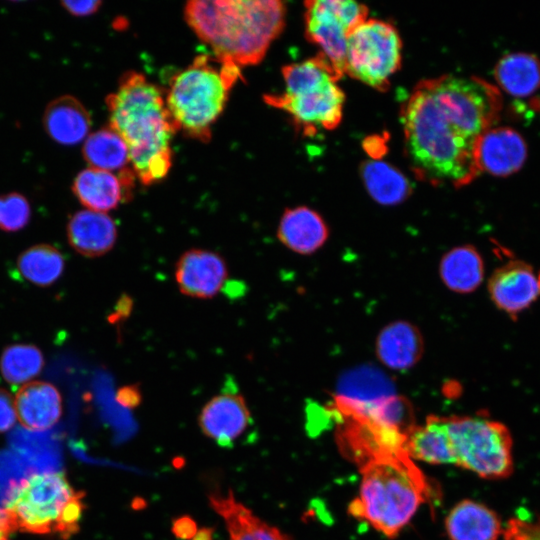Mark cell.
I'll return each instance as SVG.
<instances>
[{
    "label": "cell",
    "instance_id": "obj_38",
    "mask_svg": "<svg viewBox=\"0 0 540 540\" xmlns=\"http://www.w3.org/2000/svg\"><path fill=\"white\" fill-rule=\"evenodd\" d=\"M2 521H3V510L0 509V526L2 524Z\"/></svg>",
    "mask_w": 540,
    "mask_h": 540
},
{
    "label": "cell",
    "instance_id": "obj_24",
    "mask_svg": "<svg viewBox=\"0 0 540 540\" xmlns=\"http://www.w3.org/2000/svg\"><path fill=\"white\" fill-rule=\"evenodd\" d=\"M439 274L448 289L460 294L471 293L484 279L482 256L472 245L454 247L441 258Z\"/></svg>",
    "mask_w": 540,
    "mask_h": 540
},
{
    "label": "cell",
    "instance_id": "obj_22",
    "mask_svg": "<svg viewBox=\"0 0 540 540\" xmlns=\"http://www.w3.org/2000/svg\"><path fill=\"white\" fill-rule=\"evenodd\" d=\"M42 122L47 135L61 145L84 142L91 128L88 110L71 95H63L49 102Z\"/></svg>",
    "mask_w": 540,
    "mask_h": 540
},
{
    "label": "cell",
    "instance_id": "obj_18",
    "mask_svg": "<svg viewBox=\"0 0 540 540\" xmlns=\"http://www.w3.org/2000/svg\"><path fill=\"white\" fill-rule=\"evenodd\" d=\"M424 352L419 329L412 323L397 320L387 324L376 339V356L387 368L406 371L414 367Z\"/></svg>",
    "mask_w": 540,
    "mask_h": 540
},
{
    "label": "cell",
    "instance_id": "obj_27",
    "mask_svg": "<svg viewBox=\"0 0 540 540\" xmlns=\"http://www.w3.org/2000/svg\"><path fill=\"white\" fill-rule=\"evenodd\" d=\"M82 154L91 168L117 174L132 168L127 144L110 126L89 134L84 140Z\"/></svg>",
    "mask_w": 540,
    "mask_h": 540
},
{
    "label": "cell",
    "instance_id": "obj_5",
    "mask_svg": "<svg viewBox=\"0 0 540 540\" xmlns=\"http://www.w3.org/2000/svg\"><path fill=\"white\" fill-rule=\"evenodd\" d=\"M83 499L84 493L76 491L64 473H32L10 484L0 536L20 531L67 539L80 528Z\"/></svg>",
    "mask_w": 540,
    "mask_h": 540
},
{
    "label": "cell",
    "instance_id": "obj_23",
    "mask_svg": "<svg viewBox=\"0 0 540 540\" xmlns=\"http://www.w3.org/2000/svg\"><path fill=\"white\" fill-rule=\"evenodd\" d=\"M450 540H498L503 526L498 514L483 503L465 499L445 519Z\"/></svg>",
    "mask_w": 540,
    "mask_h": 540
},
{
    "label": "cell",
    "instance_id": "obj_9",
    "mask_svg": "<svg viewBox=\"0 0 540 540\" xmlns=\"http://www.w3.org/2000/svg\"><path fill=\"white\" fill-rule=\"evenodd\" d=\"M402 41L397 29L378 19H367L348 35L344 74L379 91L401 66Z\"/></svg>",
    "mask_w": 540,
    "mask_h": 540
},
{
    "label": "cell",
    "instance_id": "obj_12",
    "mask_svg": "<svg viewBox=\"0 0 540 540\" xmlns=\"http://www.w3.org/2000/svg\"><path fill=\"white\" fill-rule=\"evenodd\" d=\"M488 292L498 309L516 318L540 297V269L521 260L509 261L492 273Z\"/></svg>",
    "mask_w": 540,
    "mask_h": 540
},
{
    "label": "cell",
    "instance_id": "obj_26",
    "mask_svg": "<svg viewBox=\"0 0 540 540\" xmlns=\"http://www.w3.org/2000/svg\"><path fill=\"white\" fill-rule=\"evenodd\" d=\"M494 75L505 92L527 97L540 89V60L529 53H510L498 61Z\"/></svg>",
    "mask_w": 540,
    "mask_h": 540
},
{
    "label": "cell",
    "instance_id": "obj_13",
    "mask_svg": "<svg viewBox=\"0 0 540 540\" xmlns=\"http://www.w3.org/2000/svg\"><path fill=\"white\" fill-rule=\"evenodd\" d=\"M226 260L217 252L202 248L185 251L175 265V281L179 291L196 299L215 297L228 280Z\"/></svg>",
    "mask_w": 540,
    "mask_h": 540
},
{
    "label": "cell",
    "instance_id": "obj_7",
    "mask_svg": "<svg viewBox=\"0 0 540 540\" xmlns=\"http://www.w3.org/2000/svg\"><path fill=\"white\" fill-rule=\"evenodd\" d=\"M284 91L266 94L264 101L288 113L305 134L332 130L342 120L345 94L340 79L322 55L282 67Z\"/></svg>",
    "mask_w": 540,
    "mask_h": 540
},
{
    "label": "cell",
    "instance_id": "obj_28",
    "mask_svg": "<svg viewBox=\"0 0 540 540\" xmlns=\"http://www.w3.org/2000/svg\"><path fill=\"white\" fill-rule=\"evenodd\" d=\"M360 171L369 195L379 204L388 206L399 204L411 192L407 178L386 162L365 161L362 163Z\"/></svg>",
    "mask_w": 540,
    "mask_h": 540
},
{
    "label": "cell",
    "instance_id": "obj_36",
    "mask_svg": "<svg viewBox=\"0 0 540 540\" xmlns=\"http://www.w3.org/2000/svg\"><path fill=\"white\" fill-rule=\"evenodd\" d=\"M117 400L124 406L135 407L141 401V394L136 385L125 386L118 391Z\"/></svg>",
    "mask_w": 540,
    "mask_h": 540
},
{
    "label": "cell",
    "instance_id": "obj_20",
    "mask_svg": "<svg viewBox=\"0 0 540 540\" xmlns=\"http://www.w3.org/2000/svg\"><path fill=\"white\" fill-rule=\"evenodd\" d=\"M209 502L223 519L230 540H290L278 528L267 524L239 502L231 490L226 494H210Z\"/></svg>",
    "mask_w": 540,
    "mask_h": 540
},
{
    "label": "cell",
    "instance_id": "obj_32",
    "mask_svg": "<svg viewBox=\"0 0 540 540\" xmlns=\"http://www.w3.org/2000/svg\"><path fill=\"white\" fill-rule=\"evenodd\" d=\"M502 536L504 540H540V519L511 518L503 527Z\"/></svg>",
    "mask_w": 540,
    "mask_h": 540
},
{
    "label": "cell",
    "instance_id": "obj_19",
    "mask_svg": "<svg viewBox=\"0 0 540 540\" xmlns=\"http://www.w3.org/2000/svg\"><path fill=\"white\" fill-rule=\"evenodd\" d=\"M328 234L320 214L306 206L286 209L277 228L279 241L300 255L315 253L325 244Z\"/></svg>",
    "mask_w": 540,
    "mask_h": 540
},
{
    "label": "cell",
    "instance_id": "obj_33",
    "mask_svg": "<svg viewBox=\"0 0 540 540\" xmlns=\"http://www.w3.org/2000/svg\"><path fill=\"white\" fill-rule=\"evenodd\" d=\"M16 419L14 399L9 392L0 388V433L11 429Z\"/></svg>",
    "mask_w": 540,
    "mask_h": 540
},
{
    "label": "cell",
    "instance_id": "obj_34",
    "mask_svg": "<svg viewBox=\"0 0 540 540\" xmlns=\"http://www.w3.org/2000/svg\"><path fill=\"white\" fill-rule=\"evenodd\" d=\"M62 6L74 16H88L94 14L101 6L102 2L94 1H62Z\"/></svg>",
    "mask_w": 540,
    "mask_h": 540
},
{
    "label": "cell",
    "instance_id": "obj_37",
    "mask_svg": "<svg viewBox=\"0 0 540 540\" xmlns=\"http://www.w3.org/2000/svg\"><path fill=\"white\" fill-rule=\"evenodd\" d=\"M191 540H212V532L206 528L201 529Z\"/></svg>",
    "mask_w": 540,
    "mask_h": 540
},
{
    "label": "cell",
    "instance_id": "obj_8",
    "mask_svg": "<svg viewBox=\"0 0 540 540\" xmlns=\"http://www.w3.org/2000/svg\"><path fill=\"white\" fill-rule=\"evenodd\" d=\"M445 423L451 465L490 480L513 473V439L505 424L484 416H450Z\"/></svg>",
    "mask_w": 540,
    "mask_h": 540
},
{
    "label": "cell",
    "instance_id": "obj_35",
    "mask_svg": "<svg viewBox=\"0 0 540 540\" xmlns=\"http://www.w3.org/2000/svg\"><path fill=\"white\" fill-rule=\"evenodd\" d=\"M197 531L195 522L188 517L179 518L173 524L174 534L181 539L191 540Z\"/></svg>",
    "mask_w": 540,
    "mask_h": 540
},
{
    "label": "cell",
    "instance_id": "obj_39",
    "mask_svg": "<svg viewBox=\"0 0 540 540\" xmlns=\"http://www.w3.org/2000/svg\"><path fill=\"white\" fill-rule=\"evenodd\" d=\"M0 540H9L8 537H0Z\"/></svg>",
    "mask_w": 540,
    "mask_h": 540
},
{
    "label": "cell",
    "instance_id": "obj_30",
    "mask_svg": "<svg viewBox=\"0 0 540 540\" xmlns=\"http://www.w3.org/2000/svg\"><path fill=\"white\" fill-rule=\"evenodd\" d=\"M44 356L33 344H12L0 356V371L12 385L26 384L38 376L44 367Z\"/></svg>",
    "mask_w": 540,
    "mask_h": 540
},
{
    "label": "cell",
    "instance_id": "obj_17",
    "mask_svg": "<svg viewBox=\"0 0 540 540\" xmlns=\"http://www.w3.org/2000/svg\"><path fill=\"white\" fill-rule=\"evenodd\" d=\"M69 245L88 258L105 255L117 241L114 220L103 212L80 210L74 213L66 226Z\"/></svg>",
    "mask_w": 540,
    "mask_h": 540
},
{
    "label": "cell",
    "instance_id": "obj_16",
    "mask_svg": "<svg viewBox=\"0 0 540 540\" xmlns=\"http://www.w3.org/2000/svg\"><path fill=\"white\" fill-rule=\"evenodd\" d=\"M17 419L23 427L42 431L54 426L62 416L63 405L59 390L45 381L22 385L14 399Z\"/></svg>",
    "mask_w": 540,
    "mask_h": 540
},
{
    "label": "cell",
    "instance_id": "obj_29",
    "mask_svg": "<svg viewBox=\"0 0 540 540\" xmlns=\"http://www.w3.org/2000/svg\"><path fill=\"white\" fill-rule=\"evenodd\" d=\"M16 266L21 276L30 283L47 287L62 275L65 260L62 253L50 244H38L24 250Z\"/></svg>",
    "mask_w": 540,
    "mask_h": 540
},
{
    "label": "cell",
    "instance_id": "obj_6",
    "mask_svg": "<svg viewBox=\"0 0 540 540\" xmlns=\"http://www.w3.org/2000/svg\"><path fill=\"white\" fill-rule=\"evenodd\" d=\"M241 78V68L209 55H198L178 72L165 96L177 130L207 143L212 125L227 103L230 90Z\"/></svg>",
    "mask_w": 540,
    "mask_h": 540
},
{
    "label": "cell",
    "instance_id": "obj_15",
    "mask_svg": "<svg viewBox=\"0 0 540 540\" xmlns=\"http://www.w3.org/2000/svg\"><path fill=\"white\" fill-rule=\"evenodd\" d=\"M475 157L480 173L509 176L523 166L527 158V145L514 129L494 126L478 138Z\"/></svg>",
    "mask_w": 540,
    "mask_h": 540
},
{
    "label": "cell",
    "instance_id": "obj_14",
    "mask_svg": "<svg viewBox=\"0 0 540 540\" xmlns=\"http://www.w3.org/2000/svg\"><path fill=\"white\" fill-rule=\"evenodd\" d=\"M198 422L206 437L220 447L231 448L252 423V416L240 393L224 391L203 406Z\"/></svg>",
    "mask_w": 540,
    "mask_h": 540
},
{
    "label": "cell",
    "instance_id": "obj_10",
    "mask_svg": "<svg viewBox=\"0 0 540 540\" xmlns=\"http://www.w3.org/2000/svg\"><path fill=\"white\" fill-rule=\"evenodd\" d=\"M440 107L469 137L478 138L494 127L501 109L499 89L475 76L443 75L424 80Z\"/></svg>",
    "mask_w": 540,
    "mask_h": 540
},
{
    "label": "cell",
    "instance_id": "obj_31",
    "mask_svg": "<svg viewBox=\"0 0 540 540\" xmlns=\"http://www.w3.org/2000/svg\"><path fill=\"white\" fill-rule=\"evenodd\" d=\"M31 206L27 198L17 192L0 195V229L16 232L30 221Z\"/></svg>",
    "mask_w": 540,
    "mask_h": 540
},
{
    "label": "cell",
    "instance_id": "obj_3",
    "mask_svg": "<svg viewBox=\"0 0 540 540\" xmlns=\"http://www.w3.org/2000/svg\"><path fill=\"white\" fill-rule=\"evenodd\" d=\"M278 0H192L186 22L215 57L238 67L258 64L285 25Z\"/></svg>",
    "mask_w": 540,
    "mask_h": 540
},
{
    "label": "cell",
    "instance_id": "obj_25",
    "mask_svg": "<svg viewBox=\"0 0 540 540\" xmlns=\"http://www.w3.org/2000/svg\"><path fill=\"white\" fill-rule=\"evenodd\" d=\"M404 449L413 460L434 465L451 464L445 417L429 416L425 424L406 434Z\"/></svg>",
    "mask_w": 540,
    "mask_h": 540
},
{
    "label": "cell",
    "instance_id": "obj_11",
    "mask_svg": "<svg viewBox=\"0 0 540 540\" xmlns=\"http://www.w3.org/2000/svg\"><path fill=\"white\" fill-rule=\"evenodd\" d=\"M305 36L317 45L335 72L344 75L349 33L367 20L368 8L352 0L305 2Z\"/></svg>",
    "mask_w": 540,
    "mask_h": 540
},
{
    "label": "cell",
    "instance_id": "obj_2",
    "mask_svg": "<svg viewBox=\"0 0 540 540\" xmlns=\"http://www.w3.org/2000/svg\"><path fill=\"white\" fill-rule=\"evenodd\" d=\"M109 126L125 141L130 164L143 185L165 178L172 166L177 131L163 91L138 72H126L106 98Z\"/></svg>",
    "mask_w": 540,
    "mask_h": 540
},
{
    "label": "cell",
    "instance_id": "obj_4",
    "mask_svg": "<svg viewBox=\"0 0 540 540\" xmlns=\"http://www.w3.org/2000/svg\"><path fill=\"white\" fill-rule=\"evenodd\" d=\"M359 493L349 513L393 538L426 501L429 487L405 451L382 453L360 466Z\"/></svg>",
    "mask_w": 540,
    "mask_h": 540
},
{
    "label": "cell",
    "instance_id": "obj_1",
    "mask_svg": "<svg viewBox=\"0 0 540 540\" xmlns=\"http://www.w3.org/2000/svg\"><path fill=\"white\" fill-rule=\"evenodd\" d=\"M401 119L406 154L417 178L458 188L480 174L475 157L477 140L466 135L439 106L424 80L404 103Z\"/></svg>",
    "mask_w": 540,
    "mask_h": 540
},
{
    "label": "cell",
    "instance_id": "obj_21",
    "mask_svg": "<svg viewBox=\"0 0 540 540\" xmlns=\"http://www.w3.org/2000/svg\"><path fill=\"white\" fill-rule=\"evenodd\" d=\"M132 186L118 174L95 168L80 171L72 184V192L88 210L107 213L127 200Z\"/></svg>",
    "mask_w": 540,
    "mask_h": 540
}]
</instances>
